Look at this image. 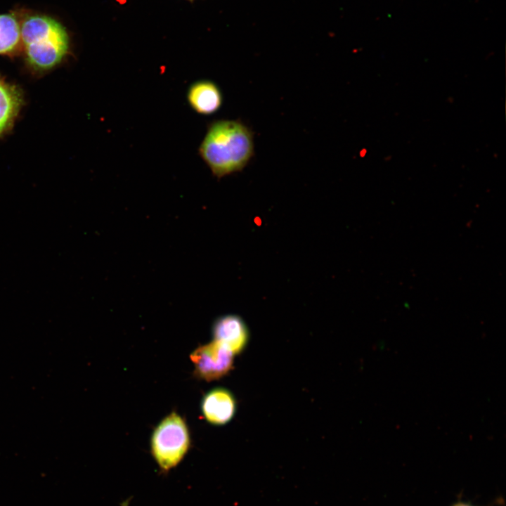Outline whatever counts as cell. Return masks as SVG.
<instances>
[{
    "mask_svg": "<svg viewBox=\"0 0 506 506\" xmlns=\"http://www.w3.org/2000/svg\"><path fill=\"white\" fill-rule=\"evenodd\" d=\"M22 101L20 91L0 78V136L13 123Z\"/></svg>",
    "mask_w": 506,
    "mask_h": 506,
    "instance_id": "8",
    "label": "cell"
},
{
    "mask_svg": "<svg viewBox=\"0 0 506 506\" xmlns=\"http://www.w3.org/2000/svg\"><path fill=\"white\" fill-rule=\"evenodd\" d=\"M198 153L219 179L241 171L254 156L253 133L240 120L214 121L208 125Z\"/></svg>",
    "mask_w": 506,
    "mask_h": 506,
    "instance_id": "1",
    "label": "cell"
},
{
    "mask_svg": "<svg viewBox=\"0 0 506 506\" xmlns=\"http://www.w3.org/2000/svg\"><path fill=\"white\" fill-rule=\"evenodd\" d=\"M186 98L190 108L197 113L210 115L221 107L223 95L219 86L208 79L192 83L187 91Z\"/></svg>",
    "mask_w": 506,
    "mask_h": 506,
    "instance_id": "6",
    "label": "cell"
},
{
    "mask_svg": "<svg viewBox=\"0 0 506 506\" xmlns=\"http://www.w3.org/2000/svg\"><path fill=\"white\" fill-rule=\"evenodd\" d=\"M450 506H475V505H472L469 502H465L463 500H458V501L453 502V504H451Z\"/></svg>",
    "mask_w": 506,
    "mask_h": 506,
    "instance_id": "10",
    "label": "cell"
},
{
    "mask_svg": "<svg viewBox=\"0 0 506 506\" xmlns=\"http://www.w3.org/2000/svg\"><path fill=\"white\" fill-rule=\"evenodd\" d=\"M190 447V437L184 419L172 412L154 429L150 439L152 455L163 473L176 467Z\"/></svg>",
    "mask_w": 506,
    "mask_h": 506,
    "instance_id": "3",
    "label": "cell"
},
{
    "mask_svg": "<svg viewBox=\"0 0 506 506\" xmlns=\"http://www.w3.org/2000/svg\"><path fill=\"white\" fill-rule=\"evenodd\" d=\"M234 354L223 344L212 340L196 348L190 355L195 376L210 382L225 376L231 370Z\"/></svg>",
    "mask_w": 506,
    "mask_h": 506,
    "instance_id": "4",
    "label": "cell"
},
{
    "mask_svg": "<svg viewBox=\"0 0 506 506\" xmlns=\"http://www.w3.org/2000/svg\"><path fill=\"white\" fill-rule=\"evenodd\" d=\"M205 418L209 423L221 425L228 422L234 416L236 403L233 394L223 388H216L207 393L201 403Z\"/></svg>",
    "mask_w": 506,
    "mask_h": 506,
    "instance_id": "7",
    "label": "cell"
},
{
    "mask_svg": "<svg viewBox=\"0 0 506 506\" xmlns=\"http://www.w3.org/2000/svg\"><path fill=\"white\" fill-rule=\"evenodd\" d=\"M22 45L20 17L15 13L0 14V55L11 56Z\"/></svg>",
    "mask_w": 506,
    "mask_h": 506,
    "instance_id": "9",
    "label": "cell"
},
{
    "mask_svg": "<svg viewBox=\"0 0 506 506\" xmlns=\"http://www.w3.org/2000/svg\"><path fill=\"white\" fill-rule=\"evenodd\" d=\"M213 340L223 344L234 355L245 348L249 337L248 327L238 315L219 317L212 326Z\"/></svg>",
    "mask_w": 506,
    "mask_h": 506,
    "instance_id": "5",
    "label": "cell"
},
{
    "mask_svg": "<svg viewBox=\"0 0 506 506\" xmlns=\"http://www.w3.org/2000/svg\"><path fill=\"white\" fill-rule=\"evenodd\" d=\"M22 46L28 64L46 70L67 55L70 38L65 27L55 18L39 13L20 15Z\"/></svg>",
    "mask_w": 506,
    "mask_h": 506,
    "instance_id": "2",
    "label": "cell"
}]
</instances>
